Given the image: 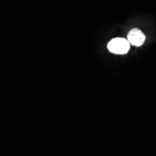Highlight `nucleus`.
I'll return each mask as SVG.
<instances>
[{
  "mask_svg": "<svg viewBox=\"0 0 156 156\" xmlns=\"http://www.w3.org/2000/svg\"><path fill=\"white\" fill-rule=\"evenodd\" d=\"M145 35L142 33V31H140L137 28L132 29L128 33V36H127V40H128L129 43L136 47L142 45L145 41Z\"/></svg>",
  "mask_w": 156,
  "mask_h": 156,
  "instance_id": "f03ea898",
  "label": "nucleus"
},
{
  "mask_svg": "<svg viewBox=\"0 0 156 156\" xmlns=\"http://www.w3.org/2000/svg\"><path fill=\"white\" fill-rule=\"evenodd\" d=\"M108 49L110 52H113L115 54H125L129 51L130 43L128 40L124 38H113L108 42Z\"/></svg>",
  "mask_w": 156,
  "mask_h": 156,
  "instance_id": "f257e3e1",
  "label": "nucleus"
}]
</instances>
